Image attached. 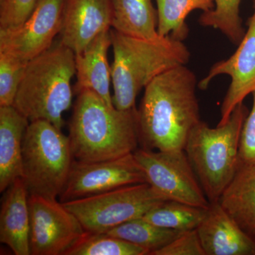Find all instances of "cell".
<instances>
[{
	"instance_id": "11",
	"label": "cell",
	"mask_w": 255,
	"mask_h": 255,
	"mask_svg": "<svg viewBox=\"0 0 255 255\" xmlns=\"http://www.w3.org/2000/svg\"><path fill=\"white\" fill-rule=\"evenodd\" d=\"M64 4L65 0H37L22 24L0 28V52L28 62L46 51L60 33Z\"/></svg>"
},
{
	"instance_id": "23",
	"label": "cell",
	"mask_w": 255,
	"mask_h": 255,
	"mask_svg": "<svg viewBox=\"0 0 255 255\" xmlns=\"http://www.w3.org/2000/svg\"><path fill=\"white\" fill-rule=\"evenodd\" d=\"M214 9L199 16V23L219 30L233 44H239L246 32L240 16L241 0H214Z\"/></svg>"
},
{
	"instance_id": "7",
	"label": "cell",
	"mask_w": 255,
	"mask_h": 255,
	"mask_svg": "<svg viewBox=\"0 0 255 255\" xmlns=\"http://www.w3.org/2000/svg\"><path fill=\"white\" fill-rule=\"evenodd\" d=\"M168 201L149 183L117 188L82 199L63 202L87 233H104L127 221L142 218Z\"/></svg>"
},
{
	"instance_id": "1",
	"label": "cell",
	"mask_w": 255,
	"mask_h": 255,
	"mask_svg": "<svg viewBox=\"0 0 255 255\" xmlns=\"http://www.w3.org/2000/svg\"><path fill=\"white\" fill-rule=\"evenodd\" d=\"M196 86L195 74L181 65L156 77L145 87L137 110L142 147L184 150L191 130L201 121Z\"/></svg>"
},
{
	"instance_id": "12",
	"label": "cell",
	"mask_w": 255,
	"mask_h": 255,
	"mask_svg": "<svg viewBox=\"0 0 255 255\" xmlns=\"http://www.w3.org/2000/svg\"><path fill=\"white\" fill-rule=\"evenodd\" d=\"M253 9V14L247 22L248 30L236 51L228 59L213 65L207 75L198 84L200 90H205L216 77L225 75L231 78L217 126L226 124L235 108L255 91V0Z\"/></svg>"
},
{
	"instance_id": "21",
	"label": "cell",
	"mask_w": 255,
	"mask_h": 255,
	"mask_svg": "<svg viewBox=\"0 0 255 255\" xmlns=\"http://www.w3.org/2000/svg\"><path fill=\"white\" fill-rule=\"evenodd\" d=\"M182 233L159 227L143 218H139L127 221L106 233L140 247L152 255Z\"/></svg>"
},
{
	"instance_id": "9",
	"label": "cell",
	"mask_w": 255,
	"mask_h": 255,
	"mask_svg": "<svg viewBox=\"0 0 255 255\" xmlns=\"http://www.w3.org/2000/svg\"><path fill=\"white\" fill-rule=\"evenodd\" d=\"M31 255H65L86 231L75 215L55 198L28 195Z\"/></svg>"
},
{
	"instance_id": "17",
	"label": "cell",
	"mask_w": 255,
	"mask_h": 255,
	"mask_svg": "<svg viewBox=\"0 0 255 255\" xmlns=\"http://www.w3.org/2000/svg\"><path fill=\"white\" fill-rule=\"evenodd\" d=\"M29 121L13 106L0 107V191L22 177L23 135Z\"/></svg>"
},
{
	"instance_id": "3",
	"label": "cell",
	"mask_w": 255,
	"mask_h": 255,
	"mask_svg": "<svg viewBox=\"0 0 255 255\" xmlns=\"http://www.w3.org/2000/svg\"><path fill=\"white\" fill-rule=\"evenodd\" d=\"M114 62L111 66L114 107L135 108L139 92L171 69L186 65L191 53L183 41L170 36L147 40L128 36L111 28Z\"/></svg>"
},
{
	"instance_id": "8",
	"label": "cell",
	"mask_w": 255,
	"mask_h": 255,
	"mask_svg": "<svg viewBox=\"0 0 255 255\" xmlns=\"http://www.w3.org/2000/svg\"><path fill=\"white\" fill-rule=\"evenodd\" d=\"M133 155L145 172L147 182L167 200L209 208L208 200L184 150L137 148Z\"/></svg>"
},
{
	"instance_id": "6",
	"label": "cell",
	"mask_w": 255,
	"mask_h": 255,
	"mask_svg": "<svg viewBox=\"0 0 255 255\" xmlns=\"http://www.w3.org/2000/svg\"><path fill=\"white\" fill-rule=\"evenodd\" d=\"M74 161L68 135L45 120L30 122L22 146V179L28 194L59 197Z\"/></svg>"
},
{
	"instance_id": "13",
	"label": "cell",
	"mask_w": 255,
	"mask_h": 255,
	"mask_svg": "<svg viewBox=\"0 0 255 255\" xmlns=\"http://www.w3.org/2000/svg\"><path fill=\"white\" fill-rule=\"evenodd\" d=\"M112 21L110 0H65L60 41L78 54L110 30Z\"/></svg>"
},
{
	"instance_id": "20",
	"label": "cell",
	"mask_w": 255,
	"mask_h": 255,
	"mask_svg": "<svg viewBox=\"0 0 255 255\" xmlns=\"http://www.w3.org/2000/svg\"><path fill=\"white\" fill-rule=\"evenodd\" d=\"M157 5V32L160 36H170L183 41L189 35L186 18L191 11L204 12L214 9V0H156Z\"/></svg>"
},
{
	"instance_id": "4",
	"label": "cell",
	"mask_w": 255,
	"mask_h": 255,
	"mask_svg": "<svg viewBox=\"0 0 255 255\" xmlns=\"http://www.w3.org/2000/svg\"><path fill=\"white\" fill-rule=\"evenodd\" d=\"M75 53L61 41L28 62L13 107L29 122L48 121L58 128L72 105Z\"/></svg>"
},
{
	"instance_id": "26",
	"label": "cell",
	"mask_w": 255,
	"mask_h": 255,
	"mask_svg": "<svg viewBox=\"0 0 255 255\" xmlns=\"http://www.w3.org/2000/svg\"><path fill=\"white\" fill-rule=\"evenodd\" d=\"M37 0H0V28L16 27L31 15Z\"/></svg>"
},
{
	"instance_id": "14",
	"label": "cell",
	"mask_w": 255,
	"mask_h": 255,
	"mask_svg": "<svg viewBox=\"0 0 255 255\" xmlns=\"http://www.w3.org/2000/svg\"><path fill=\"white\" fill-rule=\"evenodd\" d=\"M206 255H255V236L242 229L219 202L196 228Z\"/></svg>"
},
{
	"instance_id": "19",
	"label": "cell",
	"mask_w": 255,
	"mask_h": 255,
	"mask_svg": "<svg viewBox=\"0 0 255 255\" xmlns=\"http://www.w3.org/2000/svg\"><path fill=\"white\" fill-rule=\"evenodd\" d=\"M112 29L128 36L157 40V12L152 0H110Z\"/></svg>"
},
{
	"instance_id": "28",
	"label": "cell",
	"mask_w": 255,
	"mask_h": 255,
	"mask_svg": "<svg viewBox=\"0 0 255 255\" xmlns=\"http://www.w3.org/2000/svg\"><path fill=\"white\" fill-rule=\"evenodd\" d=\"M252 95L253 106L242 130L238 165L255 164V91Z\"/></svg>"
},
{
	"instance_id": "25",
	"label": "cell",
	"mask_w": 255,
	"mask_h": 255,
	"mask_svg": "<svg viewBox=\"0 0 255 255\" xmlns=\"http://www.w3.org/2000/svg\"><path fill=\"white\" fill-rule=\"evenodd\" d=\"M28 62L0 52V107L12 106Z\"/></svg>"
},
{
	"instance_id": "5",
	"label": "cell",
	"mask_w": 255,
	"mask_h": 255,
	"mask_svg": "<svg viewBox=\"0 0 255 255\" xmlns=\"http://www.w3.org/2000/svg\"><path fill=\"white\" fill-rule=\"evenodd\" d=\"M249 112L243 102L226 124L211 128L201 120L188 137L184 150L211 204L219 202L237 172L242 130Z\"/></svg>"
},
{
	"instance_id": "22",
	"label": "cell",
	"mask_w": 255,
	"mask_h": 255,
	"mask_svg": "<svg viewBox=\"0 0 255 255\" xmlns=\"http://www.w3.org/2000/svg\"><path fill=\"white\" fill-rule=\"evenodd\" d=\"M208 208L168 200L151 210L142 218L159 227L186 232L198 228Z\"/></svg>"
},
{
	"instance_id": "15",
	"label": "cell",
	"mask_w": 255,
	"mask_h": 255,
	"mask_svg": "<svg viewBox=\"0 0 255 255\" xmlns=\"http://www.w3.org/2000/svg\"><path fill=\"white\" fill-rule=\"evenodd\" d=\"M0 211V242L16 255H30L28 191L18 178L4 191Z\"/></svg>"
},
{
	"instance_id": "27",
	"label": "cell",
	"mask_w": 255,
	"mask_h": 255,
	"mask_svg": "<svg viewBox=\"0 0 255 255\" xmlns=\"http://www.w3.org/2000/svg\"><path fill=\"white\" fill-rule=\"evenodd\" d=\"M152 255H206L196 229L186 231Z\"/></svg>"
},
{
	"instance_id": "18",
	"label": "cell",
	"mask_w": 255,
	"mask_h": 255,
	"mask_svg": "<svg viewBox=\"0 0 255 255\" xmlns=\"http://www.w3.org/2000/svg\"><path fill=\"white\" fill-rule=\"evenodd\" d=\"M219 203L242 229L255 236V164L238 165Z\"/></svg>"
},
{
	"instance_id": "16",
	"label": "cell",
	"mask_w": 255,
	"mask_h": 255,
	"mask_svg": "<svg viewBox=\"0 0 255 255\" xmlns=\"http://www.w3.org/2000/svg\"><path fill=\"white\" fill-rule=\"evenodd\" d=\"M110 30L101 33L83 51L75 54L77 82L73 92L78 95L83 90H90L107 105L114 107L110 92L112 72L107 59V52L112 46Z\"/></svg>"
},
{
	"instance_id": "10",
	"label": "cell",
	"mask_w": 255,
	"mask_h": 255,
	"mask_svg": "<svg viewBox=\"0 0 255 255\" xmlns=\"http://www.w3.org/2000/svg\"><path fill=\"white\" fill-rule=\"evenodd\" d=\"M144 182H147L145 172L133 153L99 162L74 159L60 201L67 202Z\"/></svg>"
},
{
	"instance_id": "24",
	"label": "cell",
	"mask_w": 255,
	"mask_h": 255,
	"mask_svg": "<svg viewBox=\"0 0 255 255\" xmlns=\"http://www.w3.org/2000/svg\"><path fill=\"white\" fill-rule=\"evenodd\" d=\"M65 255H149L140 247L107 233H87Z\"/></svg>"
},
{
	"instance_id": "2",
	"label": "cell",
	"mask_w": 255,
	"mask_h": 255,
	"mask_svg": "<svg viewBox=\"0 0 255 255\" xmlns=\"http://www.w3.org/2000/svg\"><path fill=\"white\" fill-rule=\"evenodd\" d=\"M77 95L68 135L75 160H108L133 153L138 148L135 107L117 110L90 90Z\"/></svg>"
}]
</instances>
